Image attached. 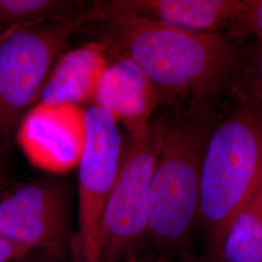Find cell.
I'll return each instance as SVG.
<instances>
[{
  "label": "cell",
  "mask_w": 262,
  "mask_h": 262,
  "mask_svg": "<svg viewBox=\"0 0 262 262\" xmlns=\"http://www.w3.org/2000/svg\"><path fill=\"white\" fill-rule=\"evenodd\" d=\"M0 235L58 262L66 261L74 236L66 182L40 178L11 186L0 196Z\"/></svg>",
  "instance_id": "52a82bcc"
},
{
  "label": "cell",
  "mask_w": 262,
  "mask_h": 262,
  "mask_svg": "<svg viewBox=\"0 0 262 262\" xmlns=\"http://www.w3.org/2000/svg\"><path fill=\"white\" fill-rule=\"evenodd\" d=\"M160 135L157 117L124 136L121 167L104 211L100 262H134L142 257L148 244L150 181Z\"/></svg>",
  "instance_id": "5b68a950"
},
{
  "label": "cell",
  "mask_w": 262,
  "mask_h": 262,
  "mask_svg": "<svg viewBox=\"0 0 262 262\" xmlns=\"http://www.w3.org/2000/svg\"><path fill=\"white\" fill-rule=\"evenodd\" d=\"M232 90L230 110L212 131L201 167L199 225L211 262L262 183V107L241 82Z\"/></svg>",
  "instance_id": "3957f363"
},
{
  "label": "cell",
  "mask_w": 262,
  "mask_h": 262,
  "mask_svg": "<svg viewBox=\"0 0 262 262\" xmlns=\"http://www.w3.org/2000/svg\"><path fill=\"white\" fill-rule=\"evenodd\" d=\"M214 262H262V183L229 226Z\"/></svg>",
  "instance_id": "8fae6325"
},
{
  "label": "cell",
  "mask_w": 262,
  "mask_h": 262,
  "mask_svg": "<svg viewBox=\"0 0 262 262\" xmlns=\"http://www.w3.org/2000/svg\"><path fill=\"white\" fill-rule=\"evenodd\" d=\"M254 35L262 40V0H247L242 13L229 27L230 40Z\"/></svg>",
  "instance_id": "4fadbf2b"
},
{
  "label": "cell",
  "mask_w": 262,
  "mask_h": 262,
  "mask_svg": "<svg viewBox=\"0 0 262 262\" xmlns=\"http://www.w3.org/2000/svg\"><path fill=\"white\" fill-rule=\"evenodd\" d=\"M79 28L74 19H56L0 34V145L8 154Z\"/></svg>",
  "instance_id": "277c9868"
},
{
  "label": "cell",
  "mask_w": 262,
  "mask_h": 262,
  "mask_svg": "<svg viewBox=\"0 0 262 262\" xmlns=\"http://www.w3.org/2000/svg\"><path fill=\"white\" fill-rule=\"evenodd\" d=\"M241 83L262 107V40L257 41L256 46L244 66Z\"/></svg>",
  "instance_id": "5bb4252c"
},
{
  "label": "cell",
  "mask_w": 262,
  "mask_h": 262,
  "mask_svg": "<svg viewBox=\"0 0 262 262\" xmlns=\"http://www.w3.org/2000/svg\"><path fill=\"white\" fill-rule=\"evenodd\" d=\"M94 104L110 113L126 132L137 130L152 119L161 105L148 77L126 57L109 60L94 92Z\"/></svg>",
  "instance_id": "9c48e42d"
},
{
  "label": "cell",
  "mask_w": 262,
  "mask_h": 262,
  "mask_svg": "<svg viewBox=\"0 0 262 262\" xmlns=\"http://www.w3.org/2000/svg\"><path fill=\"white\" fill-rule=\"evenodd\" d=\"M181 262H211V260L209 259L207 254H204L201 257H198L196 255H194L190 250L181 257Z\"/></svg>",
  "instance_id": "ac0fdd59"
},
{
  "label": "cell",
  "mask_w": 262,
  "mask_h": 262,
  "mask_svg": "<svg viewBox=\"0 0 262 262\" xmlns=\"http://www.w3.org/2000/svg\"><path fill=\"white\" fill-rule=\"evenodd\" d=\"M108 60L126 57L156 88L161 105L214 104L240 67L239 52L217 32L197 33L123 17L83 25Z\"/></svg>",
  "instance_id": "6da1fadb"
},
{
  "label": "cell",
  "mask_w": 262,
  "mask_h": 262,
  "mask_svg": "<svg viewBox=\"0 0 262 262\" xmlns=\"http://www.w3.org/2000/svg\"><path fill=\"white\" fill-rule=\"evenodd\" d=\"M13 186L9 154L0 145V196Z\"/></svg>",
  "instance_id": "2e32d148"
},
{
  "label": "cell",
  "mask_w": 262,
  "mask_h": 262,
  "mask_svg": "<svg viewBox=\"0 0 262 262\" xmlns=\"http://www.w3.org/2000/svg\"><path fill=\"white\" fill-rule=\"evenodd\" d=\"M10 262H58L47 253L37 250H31L24 255Z\"/></svg>",
  "instance_id": "e0dca14e"
},
{
  "label": "cell",
  "mask_w": 262,
  "mask_h": 262,
  "mask_svg": "<svg viewBox=\"0 0 262 262\" xmlns=\"http://www.w3.org/2000/svg\"><path fill=\"white\" fill-rule=\"evenodd\" d=\"M82 131L74 253L77 262H100L104 211L121 167L124 136L112 115L95 104L84 110Z\"/></svg>",
  "instance_id": "8992f818"
},
{
  "label": "cell",
  "mask_w": 262,
  "mask_h": 262,
  "mask_svg": "<svg viewBox=\"0 0 262 262\" xmlns=\"http://www.w3.org/2000/svg\"><path fill=\"white\" fill-rule=\"evenodd\" d=\"M108 62L101 47L94 42L66 52L49 76L37 107L58 109L93 99Z\"/></svg>",
  "instance_id": "30bf717a"
},
{
  "label": "cell",
  "mask_w": 262,
  "mask_h": 262,
  "mask_svg": "<svg viewBox=\"0 0 262 262\" xmlns=\"http://www.w3.org/2000/svg\"><path fill=\"white\" fill-rule=\"evenodd\" d=\"M134 262H173L171 259L163 256H158V257H140Z\"/></svg>",
  "instance_id": "d6986e66"
},
{
  "label": "cell",
  "mask_w": 262,
  "mask_h": 262,
  "mask_svg": "<svg viewBox=\"0 0 262 262\" xmlns=\"http://www.w3.org/2000/svg\"><path fill=\"white\" fill-rule=\"evenodd\" d=\"M31 250L11 242L0 235V262H10L24 255Z\"/></svg>",
  "instance_id": "9a60e30c"
},
{
  "label": "cell",
  "mask_w": 262,
  "mask_h": 262,
  "mask_svg": "<svg viewBox=\"0 0 262 262\" xmlns=\"http://www.w3.org/2000/svg\"><path fill=\"white\" fill-rule=\"evenodd\" d=\"M89 1L76 0H0V34L51 19L83 23Z\"/></svg>",
  "instance_id": "7c38bea8"
},
{
  "label": "cell",
  "mask_w": 262,
  "mask_h": 262,
  "mask_svg": "<svg viewBox=\"0 0 262 262\" xmlns=\"http://www.w3.org/2000/svg\"><path fill=\"white\" fill-rule=\"evenodd\" d=\"M150 181L148 244L159 256L190 251L200 215V178L207 143L220 121L213 104L165 106Z\"/></svg>",
  "instance_id": "7a4b0ae2"
},
{
  "label": "cell",
  "mask_w": 262,
  "mask_h": 262,
  "mask_svg": "<svg viewBox=\"0 0 262 262\" xmlns=\"http://www.w3.org/2000/svg\"><path fill=\"white\" fill-rule=\"evenodd\" d=\"M246 4L247 0H94L84 24L134 17L190 32H215L229 28Z\"/></svg>",
  "instance_id": "ba28073f"
}]
</instances>
